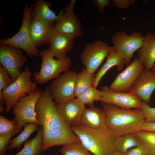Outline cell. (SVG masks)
Here are the masks:
<instances>
[{
    "mask_svg": "<svg viewBox=\"0 0 155 155\" xmlns=\"http://www.w3.org/2000/svg\"><path fill=\"white\" fill-rule=\"evenodd\" d=\"M102 108L106 115V127L116 136L142 130L145 118L141 109H123L105 103H102Z\"/></svg>",
    "mask_w": 155,
    "mask_h": 155,
    "instance_id": "6da1fadb",
    "label": "cell"
},
{
    "mask_svg": "<svg viewBox=\"0 0 155 155\" xmlns=\"http://www.w3.org/2000/svg\"><path fill=\"white\" fill-rule=\"evenodd\" d=\"M85 147L94 155H112L116 136L111 129L93 128L81 124L71 127Z\"/></svg>",
    "mask_w": 155,
    "mask_h": 155,
    "instance_id": "7a4b0ae2",
    "label": "cell"
},
{
    "mask_svg": "<svg viewBox=\"0 0 155 155\" xmlns=\"http://www.w3.org/2000/svg\"><path fill=\"white\" fill-rule=\"evenodd\" d=\"M35 111L39 127L42 129L72 131L58 112L49 86L46 87L38 98Z\"/></svg>",
    "mask_w": 155,
    "mask_h": 155,
    "instance_id": "3957f363",
    "label": "cell"
},
{
    "mask_svg": "<svg viewBox=\"0 0 155 155\" xmlns=\"http://www.w3.org/2000/svg\"><path fill=\"white\" fill-rule=\"evenodd\" d=\"M32 74L26 67L17 79L0 93V103L5 104V113L10 112L21 98L36 90V83L31 80Z\"/></svg>",
    "mask_w": 155,
    "mask_h": 155,
    "instance_id": "277c9868",
    "label": "cell"
},
{
    "mask_svg": "<svg viewBox=\"0 0 155 155\" xmlns=\"http://www.w3.org/2000/svg\"><path fill=\"white\" fill-rule=\"evenodd\" d=\"M32 12V6L26 4L23 10L22 23L19 30L11 38L0 40V45H8L22 49L30 58L39 56L40 51L33 42L30 33Z\"/></svg>",
    "mask_w": 155,
    "mask_h": 155,
    "instance_id": "5b68a950",
    "label": "cell"
},
{
    "mask_svg": "<svg viewBox=\"0 0 155 155\" xmlns=\"http://www.w3.org/2000/svg\"><path fill=\"white\" fill-rule=\"evenodd\" d=\"M39 54L42 59L40 69L39 72H34L33 78L36 83L44 84L55 78L61 73L69 71L72 61L69 57L55 59L46 49L40 51Z\"/></svg>",
    "mask_w": 155,
    "mask_h": 155,
    "instance_id": "8992f818",
    "label": "cell"
},
{
    "mask_svg": "<svg viewBox=\"0 0 155 155\" xmlns=\"http://www.w3.org/2000/svg\"><path fill=\"white\" fill-rule=\"evenodd\" d=\"M144 39L142 34L133 32L128 35L125 31L118 32L111 38L112 48L125 61L127 66L131 64L135 52L142 46Z\"/></svg>",
    "mask_w": 155,
    "mask_h": 155,
    "instance_id": "52a82bcc",
    "label": "cell"
},
{
    "mask_svg": "<svg viewBox=\"0 0 155 155\" xmlns=\"http://www.w3.org/2000/svg\"><path fill=\"white\" fill-rule=\"evenodd\" d=\"M43 91L36 89L21 98L14 105L12 113L15 116L12 121L16 128L22 129L23 126L30 122L38 123L35 107L36 102Z\"/></svg>",
    "mask_w": 155,
    "mask_h": 155,
    "instance_id": "ba28073f",
    "label": "cell"
},
{
    "mask_svg": "<svg viewBox=\"0 0 155 155\" xmlns=\"http://www.w3.org/2000/svg\"><path fill=\"white\" fill-rule=\"evenodd\" d=\"M106 42L99 40L86 44L81 55L82 63L88 72L94 73L107 57L111 49Z\"/></svg>",
    "mask_w": 155,
    "mask_h": 155,
    "instance_id": "9c48e42d",
    "label": "cell"
},
{
    "mask_svg": "<svg viewBox=\"0 0 155 155\" xmlns=\"http://www.w3.org/2000/svg\"><path fill=\"white\" fill-rule=\"evenodd\" d=\"M78 74L76 71L69 70L59 75L52 82L49 90L56 104L75 97L74 87Z\"/></svg>",
    "mask_w": 155,
    "mask_h": 155,
    "instance_id": "30bf717a",
    "label": "cell"
},
{
    "mask_svg": "<svg viewBox=\"0 0 155 155\" xmlns=\"http://www.w3.org/2000/svg\"><path fill=\"white\" fill-rule=\"evenodd\" d=\"M76 2L75 0H71L65 9L59 12V17L55 23L56 31L75 38L82 35L80 21L73 11Z\"/></svg>",
    "mask_w": 155,
    "mask_h": 155,
    "instance_id": "8fae6325",
    "label": "cell"
},
{
    "mask_svg": "<svg viewBox=\"0 0 155 155\" xmlns=\"http://www.w3.org/2000/svg\"><path fill=\"white\" fill-rule=\"evenodd\" d=\"M21 49L8 45L0 46V64L8 71L12 82L20 74V69L26 62Z\"/></svg>",
    "mask_w": 155,
    "mask_h": 155,
    "instance_id": "7c38bea8",
    "label": "cell"
},
{
    "mask_svg": "<svg viewBox=\"0 0 155 155\" xmlns=\"http://www.w3.org/2000/svg\"><path fill=\"white\" fill-rule=\"evenodd\" d=\"M101 90L102 95L100 101L102 103L112 104L123 109L141 108L142 101L132 93L116 92L106 86L101 87Z\"/></svg>",
    "mask_w": 155,
    "mask_h": 155,
    "instance_id": "4fadbf2b",
    "label": "cell"
},
{
    "mask_svg": "<svg viewBox=\"0 0 155 155\" xmlns=\"http://www.w3.org/2000/svg\"><path fill=\"white\" fill-rule=\"evenodd\" d=\"M144 69L138 57H136L125 69L117 75L110 88L116 92H129Z\"/></svg>",
    "mask_w": 155,
    "mask_h": 155,
    "instance_id": "5bb4252c",
    "label": "cell"
},
{
    "mask_svg": "<svg viewBox=\"0 0 155 155\" xmlns=\"http://www.w3.org/2000/svg\"><path fill=\"white\" fill-rule=\"evenodd\" d=\"M58 112L67 125L70 128L80 123L85 105L77 98L56 104Z\"/></svg>",
    "mask_w": 155,
    "mask_h": 155,
    "instance_id": "9a60e30c",
    "label": "cell"
},
{
    "mask_svg": "<svg viewBox=\"0 0 155 155\" xmlns=\"http://www.w3.org/2000/svg\"><path fill=\"white\" fill-rule=\"evenodd\" d=\"M155 89V73L151 70L144 69L129 92L149 104L151 95Z\"/></svg>",
    "mask_w": 155,
    "mask_h": 155,
    "instance_id": "2e32d148",
    "label": "cell"
},
{
    "mask_svg": "<svg viewBox=\"0 0 155 155\" xmlns=\"http://www.w3.org/2000/svg\"><path fill=\"white\" fill-rule=\"evenodd\" d=\"M30 31L32 39L36 46L49 44L56 31L53 22L31 19Z\"/></svg>",
    "mask_w": 155,
    "mask_h": 155,
    "instance_id": "e0dca14e",
    "label": "cell"
},
{
    "mask_svg": "<svg viewBox=\"0 0 155 155\" xmlns=\"http://www.w3.org/2000/svg\"><path fill=\"white\" fill-rule=\"evenodd\" d=\"M42 129V151L54 146L63 145L69 143L81 141L72 131Z\"/></svg>",
    "mask_w": 155,
    "mask_h": 155,
    "instance_id": "ac0fdd59",
    "label": "cell"
},
{
    "mask_svg": "<svg viewBox=\"0 0 155 155\" xmlns=\"http://www.w3.org/2000/svg\"><path fill=\"white\" fill-rule=\"evenodd\" d=\"M74 39L70 35L56 31L49 44L48 49L57 59L65 58L73 47Z\"/></svg>",
    "mask_w": 155,
    "mask_h": 155,
    "instance_id": "d6986e66",
    "label": "cell"
},
{
    "mask_svg": "<svg viewBox=\"0 0 155 155\" xmlns=\"http://www.w3.org/2000/svg\"><path fill=\"white\" fill-rule=\"evenodd\" d=\"M138 58L145 69L151 70L155 63V34H147L144 36L143 44L137 51Z\"/></svg>",
    "mask_w": 155,
    "mask_h": 155,
    "instance_id": "ffe728a7",
    "label": "cell"
},
{
    "mask_svg": "<svg viewBox=\"0 0 155 155\" xmlns=\"http://www.w3.org/2000/svg\"><path fill=\"white\" fill-rule=\"evenodd\" d=\"M81 124L93 128L106 127V116L102 109L93 106L85 108L81 117Z\"/></svg>",
    "mask_w": 155,
    "mask_h": 155,
    "instance_id": "44dd1931",
    "label": "cell"
},
{
    "mask_svg": "<svg viewBox=\"0 0 155 155\" xmlns=\"http://www.w3.org/2000/svg\"><path fill=\"white\" fill-rule=\"evenodd\" d=\"M125 62V60L112 48L107 57L105 63L95 75V78L92 86L97 88L100 81L106 72L111 68L116 66L120 71L123 68Z\"/></svg>",
    "mask_w": 155,
    "mask_h": 155,
    "instance_id": "7402d4cb",
    "label": "cell"
},
{
    "mask_svg": "<svg viewBox=\"0 0 155 155\" xmlns=\"http://www.w3.org/2000/svg\"><path fill=\"white\" fill-rule=\"evenodd\" d=\"M50 3L44 0H37L32 7L31 20H38L50 22L56 21L60 14L57 15L49 8Z\"/></svg>",
    "mask_w": 155,
    "mask_h": 155,
    "instance_id": "603a6c76",
    "label": "cell"
},
{
    "mask_svg": "<svg viewBox=\"0 0 155 155\" xmlns=\"http://www.w3.org/2000/svg\"><path fill=\"white\" fill-rule=\"evenodd\" d=\"M42 129L39 127L34 138L28 140L22 149L15 155H39L42 151Z\"/></svg>",
    "mask_w": 155,
    "mask_h": 155,
    "instance_id": "cb8c5ba5",
    "label": "cell"
},
{
    "mask_svg": "<svg viewBox=\"0 0 155 155\" xmlns=\"http://www.w3.org/2000/svg\"><path fill=\"white\" fill-rule=\"evenodd\" d=\"M142 142L135 133L116 136L115 150L124 154L129 150L138 146Z\"/></svg>",
    "mask_w": 155,
    "mask_h": 155,
    "instance_id": "d4e9b609",
    "label": "cell"
},
{
    "mask_svg": "<svg viewBox=\"0 0 155 155\" xmlns=\"http://www.w3.org/2000/svg\"><path fill=\"white\" fill-rule=\"evenodd\" d=\"M95 78L94 73L88 72L83 68L78 74L74 87V96L77 97L87 89L92 86Z\"/></svg>",
    "mask_w": 155,
    "mask_h": 155,
    "instance_id": "484cf974",
    "label": "cell"
},
{
    "mask_svg": "<svg viewBox=\"0 0 155 155\" xmlns=\"http://www.w3.org/2000/svg\"><path fill=\"white\" fill-rule=\"evenodd\" d=\"M39 127L38 123L34 122H30L25 125L20 134L10 140L8 147L9 150L14 148H20L22 144L27 140L30 135L35 131L38 130Z\"/></svg>",
    "mask_w": 155,
    "mask_h": 155,
    "instance_id": "4316f807",
    "label": "cell"
},
{
    "mask_svg": "<svg viewBox=\"0 0 155 155\" xmlns=\"http://www.w3.org/2000/svg\"><path fill=\"white\" fill-rule=\"evenodd\" d=\"M60 151L61 155H94L86 149L81 141L65 144Z\"/></svg>",
    "mask_w": 155,
    "mask_h": 155,
    "instance_id": "83f0119b",
    "label": "cell"
},
{
    "mask_svg": "<svg viewBox=\"0 0 155 155\" xmlns=\"http://www.w3.org/2000/svg\"><path fill=\"white\" fill-rule=\"evenodd\" d=\"M101 95V90L92 86L78 95L77 98L82 104L90 107L93 106L94 101H100Z\"/></svg>",
    "mask_w": 155,
    "mask_h": 155,
    "instance_id": "f1b7e54d",
    "label": "cell"
},
{
    "mask_svg": "<svg viewBox=\"0 0 155 155\" xmlns=\"http://www.w3.org/2000/svg\"><path fill=\"white\" fill-rule=\"evenodd\" d=\"M135 134L146 146L149 155H155V133L141 130Z\"/></svg>",
    "mask_w": 155,
    "mask_h": 155,
    "instance_id": "f546056e",
    "label": "cell"
},
{
    "mask_svg": "<svg viewBox=\"0 0 155 155\" xmlns=\"http://www.w3.org/2000/svg\"><path fill=\"white\" fill-rule=\"evenodd\" d=\"M22 129H15L12 131L0 135V155H4L8 148L11 138L21 131Z\"/></svg>",
    "mask_w": 155,
    "mask_h": 155,
    "instance_id": "4dcf8cb0",
    "label": "cell"
},
{
    "mask_svg": "<svg viewBox=\"0 0 155 155\" xmlns=\"http://www.w3.org/2000/svg\"><path fill=\"white\" fill-rule=\"evenodd\" d=\"M140 109L144 115L145 122H155V108L151 107L147 102L142 101Z\"/></svg>",
    "mask_w": 155,
    "mask_h": 155,
    "instance_id": "1f68e13d",
    "label": "cell"
},
{
    "mask_svg": "<svg viewBox=\"0 0 155 155\" xmlns=\"http://www.w3.org/2000/svg\"><path fill=\"white\" fill-rule=\"evenodd\" d=\"M8 71L0 64V93L12 82Z\"/></svg>",
    "mask_w": 155,
    "mask_h": 155,
    "instance_id": "d6a6232c",
    "label": "cell"
},
{
    "mask_svg": "<svg viewBox=\"0 0 155 155\" xmlns=\"http://www.w3.org/2000/svg\"><path fill=\"white\" fill-rule=\"evenodd\" d=\"M149 150L146 146L142 142L138 146L129 150L124 155H149Z\"/></svg>",
    "mask_w": 155,
    "mask_h": 155,
    "instance_id": "836d02e7",
    "label": "cell"
},
{
    "mask_svg": "<svg viewBox=\"0 0 155 155\" xmlns=\"http://www.w3.org/2000/svg\"><path fill=\"white\" fill-rule=\"evenodd\" d=\"M136 1L135 0H113L112 1L113 6L119 9H125L129 8Z\"/></svg>",
    "mask_w": 155,
    "mask_h": 155,
    "instance_id": "e575fe53",
    "label": "cell"
},
{
    "mask_svg": "<svg viewBox=\"0 0 155 155\" xmlns=\"http://www.w3.org/2000/svg\"><path fill=\"white\" fill-rule=\"evenodd\" d=\"M111 1L109 0H94L92 4L95 7L100 13H103L105 7L107 5H111Z\"/></svg>",
    "mask_w": 155,
    "mask_h": 155,
    "instance_id": "d590c367",
    "label": "cell"
},
{
    "mask_svg": "<svg viewBox=\"0 0 155 155\" xmlns=\"http://www.w3.org/2000/svg\"><path fill=\"white\" fill-rule=\"evenodd\" d=\"M16 128V127L14 122L8 120L3 127L0 128V135L9 132Z\"/></svg>",
    "mask_w": 155,
    "mask_h": 155,
    "instance_id": "8d00e7d4",
    "label": "cell"
},
{
    "mask_svg": "<svg viewBox=\"0 0 155 155\" xmlns=\"http://www.w3.org/2000/svg\"><path fill=\"white\" fill-rule=\"evenodd\" d=\"M142 130L155 133V122H145Z\"/></svg>",
    "mask_w": 155,
    "mask_h": 155,
    "instance_id": "74e56055",
    "label": "cell"
},
{
    "mask_svg": "<svg viewBox=\"0 0 155 155\" xmlns=\"http://www.w3.org/2000/svg\"><path fill=\"white\" fill-rule=\"evenodd\" d=\"M6 117L0 115V128L2 127L8 120Z\"/></svg>",
    "mask_w": 155,
    "mask_h": 155,
    "instance_id": "f35d334b",
    "label": "cell"
},
{
    "mask_svg": "<svg viewBox=\"0 0 155 155\" xmlns=\"http://www.w3.org/2000/svg\"><path fill=\"white\" fill-rule=\"evenodd\" d=\"M112 155H124V154H123L115 150L113 152Z\"/></svg>",
    "mask_w": 155,
    "mask_h": 155,
    "instance_id": "ab89813d",
    "label": "cell"
},
{
    "mask_svg": "<svg viewBox=\"0 0 155 155\" xmlns=\"http://www.w3.org/2000/svg\"><path fill=\"white\" fill-rule=\"evenodd\" d=\"M5 110L4 108L3 105V104H0V112L2 113Z\"/></svg>",
    "mask_w": 155,
    "mask_h": 155,
    "instance_id": "60d3db41",
    "label": "cell"
},
{
    "mask_svg": "<svg viewBox=\"0 0 155 155\" xmlns=\"http://www.w3.org/2000/svg\"><path fill=\"white\" fill-rule=\"evenodd\" d=\"M151 70L155 73V63L151 68Z\"/></svg>",
    "mask_w": 155,
    "mask_h": 155,
    "instance_id": "b9f144b4",
    "label": "cell"
}]
</instances>
